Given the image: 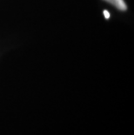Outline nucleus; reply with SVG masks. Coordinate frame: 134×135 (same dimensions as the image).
Segmentation results:
<instances>
[{"label":"nucleus","instance_id":"f257e3e1","mask_svg":"<svg viewBox=\"0 0 134 135\" xmlns=\"http://www.w3.org/2000/svg\"><path fill=\"white\" fill-rule=\"evenodd\" d=\"M105 1L112 4V5H114L116 8H118V9L120 11H125L127 8L124 0H105Z\"/></svg>","mask_w":134,"mask_h":135},{"label":"nucleus","instance_id":"f03ea898","mask_svg":"<svg viewBox=\"0 0 134 135\" xmlns=\"http://www.w3.org/2000/svg\"><path fill=\"white\" fill-rule=\"evenodd\" d=\"M104 15H105V17L106 18H110V14H109V12H108L107 11H104Z\"/></svg>","mask_w":134,"mask_h":135}]
</instances>
